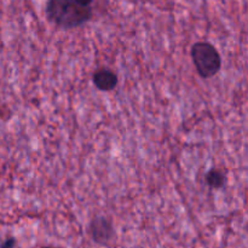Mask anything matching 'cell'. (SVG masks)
<instances>
[{"instance_id": "6da1fadb", "label": "cell", "mask_w": 248, "mask_h": 248, "mask_svg": "<svg viewBox=\"0 0 248 248\" xmlns=\"http://www.w3.org/2000/svg\"><path fill=\"white\" fill-rule=\"evenodd\" d=\"M48 19L63 28H74L86 23L92 16L90 6H82L75 0H47Z\"/></svg>"}, {"instance_id": "7a4b0ae2", "label": "cell", "mask_w": 248, "mask_h": 248, "mask_svg": "<svg viewBox=\"0 0 248 248\" xmlns=\"http://www.w3.org/2000/svg\"><path fill=\"white\" fill-rule=\"evenodd\" d=\"M191 58L199 75L203 79L215 77L222 65V58L217 48L205 41L194 44L191 47Z\"/></svg>"}, {"instance_id": "3957f363", "label": "cell", "mask_w": 248, "mask_h": 248, "mask_svg": "<svg viewBox=\"0 0 248 248\" xmlns=\"http://www.w3.org/2000/svg\"><path fill=\"white\" fill-rule=\"evenodd\" d=\"M90 234L96 244L108 245L113 240L115 232L113 224L107 218L97 217L90 223Z\"/></svg>"}, {"instance_id": "277c9868", "label": "cell", "mask_w": 248, "mask_h": 248, "mask_svg": "<svg viewBox=\"0 0 248 248\" xmlns=\"http://www.w3.org/2000/svg\"><path fill=\"white\" fill-rule=\"evenodd\" d=\"M93 84L101 91H111L118 85V77L115 73L107 68H101L93 73Z\"/></svg>"}, {"instance_id": "5b68a950", "label": "cell", "mask_w": 248, "mask_h": 248, "mask_svg": "<svg viewBox=\"0 0 248 248\" xmlns=\"http://www.w3.org/2000/svg\"><path fill=\"white\" fill-rule=\"evenodd\" d=\"M225 182H227V176L223 173L220 170L213 169L207 172L206 174V183L211 186V188L219 189L224 186Z\"/></svg>"}, {"instance_id": "8992f818", "label": "cell", "mask_w": 248, "mask_h": 248, "mask_svg": "<svg viewBox=\"0 0 248 248\" xmlns=\"http://www.w3.org/2000/svg\"><path fill=\"white\" fill-rule=\"evenodd\" d=\"M0 248H16V239L9 237L0 245Z\"/></svg>"}, {"instance_id": "52a82bcc", "label": "cell", "mask_w": 248, "mask_h": 248, "mask_svg": "<svg viewBox=\"0 0 248 248\" xmlns=\"http://www.w3.org/2000/svg\"><path fill=\"white\" fill-rule=\"evenodd\" d=\"M75 1H77L78 4L82 5V6H90V5H91V2L93 1V0H75Z\"/></svg>"}, {"instance_id": "ba28073f", "label": "cell", "mask_w": 248, "mask_h": 248, "mask_svg": "<svg viewBox=\"0 0 248 248\" xmlns=\"http://www.w3.org/2000/svg\"><path fill=\"white\" fill-rule=\"evenodd\" d=\"M44 248H55V247H44Z\"/></svg>"}]
</instances>
